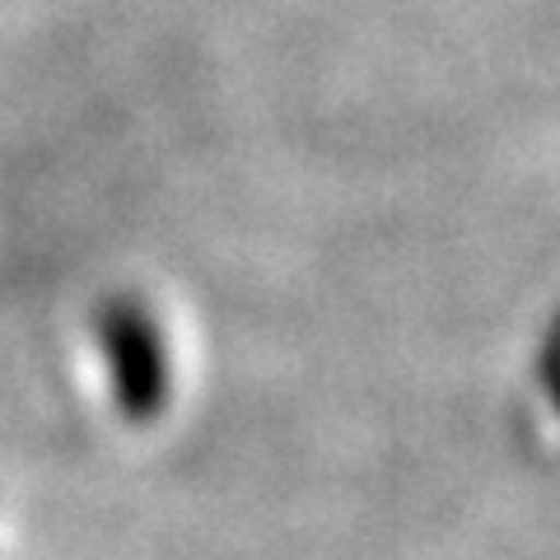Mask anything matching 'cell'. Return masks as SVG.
<instances>
[{
  "label": "cell",
  "instance_id": "6da1fadb",
  "mask_svg": "<svg viewBox=\"0 0 560 560\" xmlns=\"http://www.w3.org/2000/svg\"><path fill=\"white\" fill-rule=\"evenodd\" d=\"M98 350L103 364H108V388L117 397V411L136 425H150L168 407L173 370L164 331L136 294H117L98 308Z\"/></svg>",
  "mask_w": 560,
  "mask_h": 560
}]
</instances>
